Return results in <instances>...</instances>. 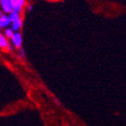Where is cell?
<instances>
[{
	"label": "cell",
	"instance_id": "obj_4",
	"mask_svg": "<svg viewBox=\"0 0 126 126\" xmlns=\"http://www.w3.org/2000/svg\"><path fill=\"white\" fill-rule=\"evenodd\" d=\"M11 19L9 17L8 14H3L1 19H0V25L2 26V28H7V27H10L11 26Z\"/></svg>",
	"mask_w": 126,
	"mask_h": 126
},
{
	"label": "cell",
	"instance_id": "obj_10",
	"mask_svg": "<svg viewBox=\"0 0 126 126\" xmlns=\"http://www.w3.org/2000/svg\"><path fill=\"white\" fill-rule=\"evenodd\" d=\"M32 7H33V6L31 5V4L28 5V6H27V10H28V11H31V10H32Z\"/></svg>",
	"mask_w": 126,
	"mask_h": 126
},
{
	"label": "cell",
	"instance_id": "obj_6",
	"mask_svg": "<svg viewBox=\"0 0 126 126\" xmlns=\"http://www.w3.org/2000/svg\"><path fill=\"white\" fill-rule=\"evenodd\" d=\"M14 31L12 30V28L11 27H7V28H4V35H5V37L7 38V39H11L12 38V36L14 35Z\"/></svg>",
	"mask_w": 126,
	"mask_h": 126
},
{
	"label": "cell",
	"instance_id": "obj_1",
	"mask_svg": "<svg viewBox=\"0 0 126 126\" xmlns=\"http://www.w3.org/2000/svg\"><path fill=\"white\" fill-rule=\"evenodd\" d=\"M0 7L4 14H9L12 11H16L19 13L22 11V8L17 6L15 0H0Z\"/></svg>",
	"mask_w": 126,
	"mask_h": 126
},
{
	"label": "cell",
	"instance_id": "obj_12",
	"mask_svg": "<svg viewBox=\"0 0 126 126\" xmlns=\"http://www.w3.org/2000/svg\"><path fill=\"white\" fill-rule=\"evenodd\" d=\"M1 30H2V26L0 25V32H1Z\"/></svg>",
	"mask_w": 126,
	"mask_h": 126
},
{
	"label": "cell",
	"instance_id": "obj_3",
	"mask_svg": "<svg viewBox=\"0 0 126 126\" xmlns=\"http://www.w3.org/2000/svg\"><path fill=\"white\" fill-rule=\"evenodd\" d=\"M10 40H11L12 45L15 47V48H20V47L22 46L23 38H22V35L19 32H15L14 35L12 36V38Z\"/></svg>",
	"mask_w": 126,
	"mask_h": 126
},
{
	"label": "cell",
	"instance_id": "obj_9",
	"mask_svg": "<svg viewBox=\"0 0 126 126\" xmlns=\"http://www.w3.org/2000/svg\"><path fill=\"white\" fill-rule=\"evenodd\" d=\"M13 48H14V46L12 45V43H11V44L9 43V45H8V47H7V49H8L9 51H12V50H13Z\"/></svg>",
	"mask_w": 126,
	"mask_h": 126
},
{
	"label": "cell",
	"instance_id": "obj_7",
	"mask_svg": "<svg viewBox=\"0 0 126 126\" xmlns=\"http://www.w3.org/2000/svg\"><path fill=\"white\" fill-rule=\"evenodd\" d=\"M15 2H16L17 6L20 7V8H24L25 5H26V0H15Z\"/></svg>",
	"mask_w": 126,
	"mask_h": 126
},
{
	"label": "cell",
	"instance_id": "obj_8",
	"mask_svg": "<svg viewBox=\"0 0 126 126\" xmlns=\"http://www.w3.org/2000/svg\"><path fill=\"white\" fill-rule=\"evenodd\" d=\"M18 51H19V56L21 58H25V52H24V49L22 48V47L18 48Z\"/></svg>",
	"mask_w": 126,
	"mask_h": 126
},
{
	"label": "cell",
	"instance_id": "obj_2",
	"mask_svg": "<svg viewBox=\"0 0 126 126\" xmlns=\"http://www.w3.org/2000/svg\"><path fill=\"white\" fill-rule=\"evenodd\" d=\"M9 17L12 21L11 23V28L14 32H19L22 28V19L20 17V13L19 12H16V11H12L11 13L8 14Z\"/></svg>",
	"mask_w": 126,
	"mask_h": 126
},
{
	"label": "cell",
	"instance_id": "obj_5",
	"mask_svg": "<svg viewBox=\"0 0 126 126\" xmlns=\"http://www.w3.org/2000/svg\"><path fill=\"white\" fill-rule=\"evenodd\" d=\"M8 45H9L8 39L5 37L4 34L0 33V48H1V49H7Z\"/></svg>",
	"mask_w": 126,
	"mask_h": 126
},
{
	"label": "cell",
	"instance_id": "obj_13",
	"mask_svg": "<svg viewBox=\"0 0 126 126\" xmlns=\"http://www.w3.org/2000/svg\"><path fill=\"white\" fill-rule=\"evenodd\" d=\"M49 1H57V0H49Z\"/></svg>",
	"mask_w": 126,
	"mask_h": 126
},
{
	"label": "cell",
	"instance_id": "obj_11",
	"mask_svg": "<svg viewBox=\"0 0 126 126\" xmlns=\"http://www.w3.org/2000/svg\"><path fill=\"white\" fill-rule=\"evenodd\" d=\"M4 13L2 12V11H0V19H1V17H2V15H3Z\"/></svg>",
	"mask_w": 126,
	"mask_h": 126
}]
</instances>
